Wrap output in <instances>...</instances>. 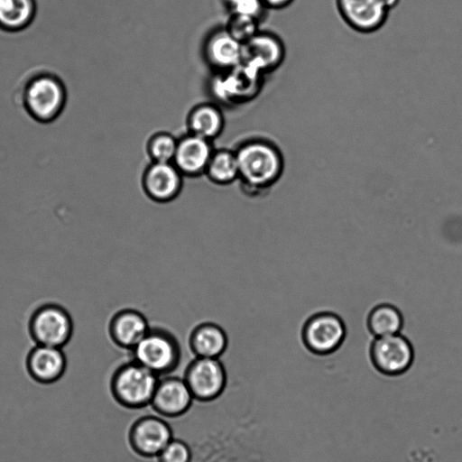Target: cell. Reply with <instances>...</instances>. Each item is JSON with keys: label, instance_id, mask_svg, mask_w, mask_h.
Segmentation results:
<instances>
[{"label": "cell", "instance_id": "cell-1", "mask_svg": "<svg viewBox=\"0 0 462 462\" xmlns=\"http://www.w3.org/2000/svg\"><path fill=\"white\" fill-rule=\"evenodd\" d=\"M17 104L33 120L47 124L56 120L67 104V88L53 70L37 68L29 70L18 83Z\"/></svg>", "mask_w": 462, "mask_h": 462}, {"label": "cell", "instance_id": "cell-2", "mask_svg": "<svg viewBox=\"0 0 462 462\" xmlns=\"http://www.w3.org/2000/svg\"><path fill=\"white\" fill-rule=\"evenodd\" d=\"M236 155L239 169L242 190L248 197H259L274 185L284 169L283 156L273 143L249 141L242 144Z\"/></svg>", "mask_w": 462, "mask_h": 462}, {"label": "cell", "instance_id": "cell-3", "mask_svg": "<svg viewBox=\"0 0 462 462\" xmlns=\"http://www.w3.org/2000/svg\"><path fill=\"white\" fill-rule=\"evenodd\" d=\"M159 378L132 359L113 372L109 382L110 393L122 407L139 410L151 404Z\"/></svg>", "mask_w": 462, "mask_h": 462}, {"label": "cell", "instance_id": "cell-4", "mask_svg": "<svg viewBox=\"0 0 462 462\" xmlns=\"http://www.w3.org/2000/svg\"><path fill=\"white\" fill-rule=\"evenodd\" d=\"M130 352L133 360L159 377L174 372L181 359L179 340L172 332L161 327H151Z\"/></svg>", "mask_w": 462, "mask_h": 462}, {"label": "cell", "instance_id": "cell-5", "mask_svg": "<svg viewBox=\"0 0 462 462\" xmlns=\"http://www.w3.org/2000/svg\"><path fill=\"white\" fill-rule=\"evenodd\" d=\"M28 329L36 345L63 348L73 335V320L65 308L48 303L32 312Z\"/></svg>", "mask_w": 462, "mask_h": 462}, {"label": "cell", "instance_id": "cell-6", "mask_svg": "<svg viewBox=\"0 0 462 462\" xmlns=\"http://www.w3.org/2000/svg\"><path fill=\"white\" fill-rule=\"evenodd\" d=\"M346 337L342 318L331 311H319L310 316L301 328L304 346L317 356H328L337 351Z\"/></svg>", "mask_w": 462, "mask_h": 462}, {"label": "cell", "instance_id": "cell-7", "mask_svg": "<svg viewBox=\"0 0 462 462\" xmlns=\"http://www.w3.org/2000/svg\"><path fill=\"white\" fill-rule=\"evenodd\" d=\"M183 379L195 401L210 402L225 391L227 374L220 358L195 357L188 364Z\"/></svg>", "mask_w": 462, "mask_h": 462}, {"label": "cell", "instance_id": "cell-8", "mask_svg": "<svg viewBox=\"0 0 462 462\" xmlns=\"http://www.w3.org/2000/svg\"><path fill=\"white\" fill-rule=\"evenodd\" d=\"M373 366L382 374L398 376L406 373L414 360V349L411 341L394 334L374 337L369 349Z\"/></svg>", "mask_w": 462, "mask_h": 462}, {"label": "cell", "instance_id": "cell-9", "mask_svg": "<svg viewBox=\"0 0 462 462\" xmlns=\"http://www.w3.org/2000/svg\"><path fill=\"white\" fill-rule=\"evenodd\" d=\"M172 439L171 427L161 416H142L128 430L130 448L143 457H157Z\"/></svg>", "mask_w": 462, "mask_h": 462}, {"label": "cell", "instance_id": "cell-10", "mask_svg": "<svg viewBox=\"0 0 462 462\" xmlns=\"http://www.w3.org/2000/svg\"><path fill=\"white\" fill-rule=\"evenodd\" d=\"M183 177L173 162H152L143 173L142 189L150 200L167 204L180 194Z\"/></svg>", "mask_w": 462, "mask_h": 462}, {"label": "cell", "instance_id": "cell-11", "mask_svg": "<svg viewBox=\"0 0 462 462\" xmlns=\"http://www.w3.org/2000/svg\"><path fill=\"white\" fill-rule=\"evenodd\" d=\"M285 57L282 41L270 32H258L243 44L242 63L254 71L263 74L277 69Z\"/></svg>", "mask_w": 462, "mask_h": 462}, {"label": "cell", "instance_id": "cell-12", "mask_svg": "<svg viewBox=\"0 0 462 462\" xmlns=\"http://www.w3.org/2000/svg\"><path fill=\"white\" fill-rule=\"evenodd\" d=\"M336 7L342 20L360 33L381 29L390 12L379 0H336Z\"/></svg>", "mask_w": 462, "mask_h": 462}, {"label": "cell", "instance_id": "cell-13", "mask_svg": "<svg viewBox=\"0 0 462 462\" xmlns=\"http://www.w3.org/2000/svg\"><path fill=\"white\" fill-rule=\"evenodd\" d=\"M193 401L183 378L165 375L159 378L150 405L161 417L172 419L184 415Z\"/></svg>", "mask_w": 462, "mask_h": 462}, {"label": "cell", "instance_id": "cell-14", "mask_svg": "<svg viewBox=\"0 0 462 462\" xmlns=\"http://www.w3.org/2000/svg\"><path fill=\"white\" fill-rule=\"evenodd\" d=\"M25 368L34 382L42 384L55 383L66 373V353L60 347L35 345L28 352Z\"/></svg>", "mask_w": 462, "mask_h": 462}, {"label": "cell", "instance_id": "cell-15", "mask_svg": "<svg viewBox=\"0 0 462 462\" xmlns=\"http://www.w3.org/2000/svg\"><path fill=\"white\" fill-rule=\"evenodd\" d=\"M150 328L143 313L133 308H125L113 314L107 330L111 341L116 346L131 351Z\"/></svg>", "mask_w": 462, "mask_h": 462}, {"label": "cell", "instance_id": "cell-16", "mask_svg": "<svg viewBox=\"0 0 462 462\" xmlns=\"http://www.w3.org/2000/svg\"><path fill=\"white\" fill-rule=\"evenodd\" d=\"M213 152L209 140L189 133L178 140L172 162L183 176L198 177L205 174Z\"/></svg>", "mask_w": 462, "mask_h": 462}, {"label": "cell", "instance_id": "cell-17", "mask_svg": "<svg viewBox=\"0 0 462 462\" xmlns=\"http://www.w3.org/2000/svg\"><path fill=\"white\" fill-rule=\"evenodd\" d=\"M204 54L214 68L231 70L242 63L243 43L236 40L226 28L218 29L206 40Z\"/></svg>", "mask_w": 462, "mask_h": 462}, {"label": "cell", "instance_id": "cell-18", "mask_svg": "<svg viewBox=\"0 0 462 462\" xmlns=\"http://www.w3.org/2000/svg\"><path fill=\"white\" fill-rule=\"evenodd\" d=\"M188 345L195 357L220 358L228 346V336L217 323L204 321L190 331Z\"/></svg>", "mask_w": 462, "mask_h": 462}, {"label": "cell", "instance_id": "cell-19", "mask_svg": "<svg viewBox=\"0 0 462 462\" xmlns=\"http://www.w3.org/2000/svg\"><path fill=\"white\" fill-rule=\"evenodd\" d=\"M36 13V0H0V30L21 32L32 24Z\"/></svg>", "mask_w": 462, "mask_h": 462}, {"label": "cell", "instance_id": "cell-20", "mask_svg": "<svg viewBox=\"0 0 462 462\" xmlns=\"http://www.w3.org/2000/svg\"><path fill=\"white\" fill-rule=\"evenodd\" d=\"M223 126L224 118L221 111L210 104L195 106L188 116L189 133L209 141L221 133Z\"/></svg>", "mask_w": 462, "mask_h": 462}, {"label": "cell", "instance_id": "cell-21", "mask_svg": "<svg viewBox=\"0 0 462 462\" xmlns=\"http://www.w3.org/2000/svg\"><path fill=\"white\" fill-rule=\"evenodd\" d=\"M404 319L401 310L390 303L374 306L368 313L366 326L374 337H385L401 333Z\"/></svg>", "mask_w": 462, "mask_h": 462}, {"label": "cell", "instance_id": "cell-22", "mask_svg": "<svg viewBox=\"0 0 462 462\" xmlns=\"http://www.w3.org/2000/svg\"><path fill=\"white\" fill-rule=\"evenodd\" d=\"M205 175L214 184L229 185L239 179V169L236 152L214 151Z\"/></svg>", "mask_w": 462, "mask_h": 462}, {"label": "cell", "instance_id": "cell-23", "mask_svg": "<svg viewBox=\"0 0 462 462\" xmlns=\"http://www.w3.org/2000/svg\"><path fill=\"white\" fill-rule=\"evenodd\" d=\"M178 140L168 133H158L148 143V153L152 162H172Z\"/></svg>", "mask_w": 462, "mask_h": 462}, {"label": "cell", "instance_id": "cell-24", "mask_svg": "<svg viewBox=\"0 0 462 462\" xmlns=\"http://www.w3.org/2000/svg\"><path fill=\"white\" fill-rule=\"evenodd\" d=\"M259 20L244 15L231 14L226 30L238 42L245 43L258 32Z\"/></svg>", "mask_w": 462, "mask_h": 462}, {"label": "cell", "instance_id": "cell-25", "mask_svg": "<svg viewBox=\"0 0 462 462\" xmlns=\"http://www.w3.org/2000/svg\"><path fill=\"white\" fill-rule=\"evenodd\" d=\"M190 447L182 439H172L158 455V462H190Z\"/></svg>", "mask_w": 462, "mask_h": 462}, {"label": "cell", "instance_id": "cell-26", "mask_svg": "<svg viewBox=\"0 0 462 462\" xmlns=\"http://www.w3.org/2000/svg\"><path fill=\"white\" fill-rule=\"evenodd\" d=\"M231 14L244 15L260 20L267 9L262 0H226Z\"/></svg>", "mask_w": 462, "mask_h": 462}, {"label": "cell", "instance_id": "cell-27", "mask_svg": "<svg viewBox=\"0 0 462 462\" xmlns=\"http://www.w3.org/2000/svg\"><path fill=\"white\" fill-rule=\"evenodd\" d=\"M267 8L282 9L292 4L294 0H262Z\"/></svg>", "mask_w": 462, "mask_h": 462}, {"label": "cell", "instance_id": "cell-28", "mask_svg": "<svg viewBox=\"0 0 462 462\" xmlns=\"http://www.w3.org/2000/svg\"><path fill=\"white\" fill-rule=\"evenodd\" d=\"M389 11L398 5L401 0H379Z\"/></svg>", "mask_w": 462, "mask_h": 462}]
</instances>
